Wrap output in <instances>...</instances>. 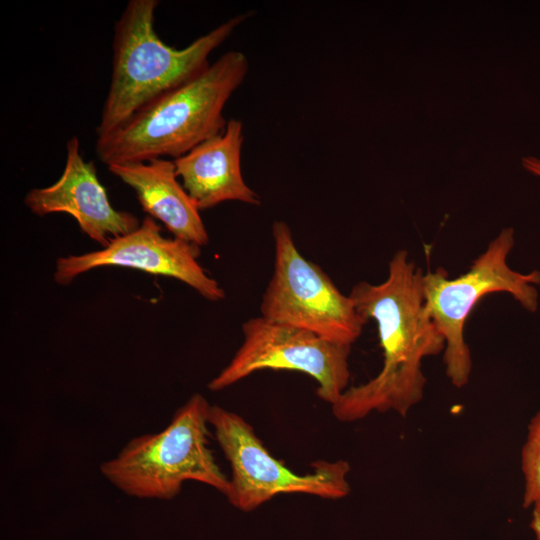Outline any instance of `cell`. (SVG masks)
<instances>
[{
	"label": "cell",
	"mask_w": 540,
	"mask_h": 540,
	"mask_svg": "<svg viewBox=\"0 0 540 540\" xmlns=\"http://www.w3.org/2000/svg\"><path fill=\"white\" fill-rule=\"evenodd\" d=\"M422 276L409 253L398 250L383 282L352 287L349 297L358 313L376 322L383 364L374 378L347 388L331 406L338 421L355 422L373 412L405 417L423 399L422 361L443 352L445 341L426 310Z\"/></svg>",
	"instance_id": "6da1fadb"
},
{
	"label": "cell",
	"mask_w": 540,
	"mask_h": 540,
	"mask_svg": "<svg viewBox=\"0 0 540 540\" xmlns=\"http://www.w3.org/2000/svg\"><path fill=\"white\" fill-rule=\"evenodd\" d=\"M158 4V0H130L115 23L111 81L97 138L110 135L153 100L203 72L210 65V54L253 15L238 14L176 49L155 30Z\"/></svg>",
	"instance_id": "7a4b0ae2"
},
{
	"label": "cell",
	"mask_w": 540,
	"mask_h": 540,
	"mask_svg": "<svg viewBox=\"0 0 540 540\" xmlns=\"http://www.w3.org/2000/svg\"><path fill=\"white\" fill-rule=\"evenodd\" d=\"M249 71L246 55L227 51L203 72L135 113L123 126L97 138L96 154L107 166L188 153L222 133L223 110Z\"/></svg>",
	"instance_id": "3957f363"
},
{
	"label": "cell",
	"mask_w": 540,
	"mask_h": 540,
	"mask_svg": "<svg viewBox=\"0 0 540 540\" xmlns=\"http://www.w3.org/2000/svg\"><path fill=\"white\" fill-rule=\"evenodd\" d=\"M211 405L193 394L160 432L131 439L100 465L101 474L117 489L139 499L170 500L185 482L206 484L226 495L229 479L208 445Z\"/></svg>",
	"instance_id": "277c9868"
},
{
	"label": "cell",
	"mask_w": 540,
	"mask_h": 540,
	"mask_svg": "<svg viewBox=\"0 0 540 540\" xmlns=\"http://www.w3.org/2000/svg\"><path fill=\"white\" fill-rule=\"evenodd\" d=\"M514 244V229L503 228L465 273L450 278L441 267L423 273L425 307L444 338L445 373L457 388L467 385L471 376L473 363L464 330L481 299L505 293L527 312L538 310L540 270L522 273L512 269L507 259Z\"/></svg>",
	"instance_id": "5b68a950"
},
{
	"label": "cell",
	"mask_w": 540,
	"mask_h": 540,
	"mask_svg": "<svg viewBox=\"0 0 540 540\" xmlns=\"http://www.w3.org/2000/svg\"><path fill=\"white\" fill-rule=\"evenodd\" d=\"M274 271L262 296L261 316L352 345L368 322L322 270L298 250L284 221L272 225Z\"/></svg>",
	"instance_id": "8992f818"
},
{
	"label": "cell",
	"mask_w": 540,
	"mask_h": 540,
	"mask_svg": "<svg viewBox=\"0 0 540 540\" xmlns=\"http://www.w3.org/2000/svg\"><path fill=\"white\" fill-rule=\"evenodd\" d=\"M209 425L231 466L225 496L235 508L251 511L283 493H305L324 499H341L350 493L347 461H317L311 464V472L298 474L272 456L240 415L211 405Z\"/></svg>",
	"instance_id": "52a82bcc"
},
{
	"label": "cell",
	"mask_w": 540,
	"mask_h": 540,
	"mask_svg": "<svg viewBox=\"0 0 540 540\" xmlns=\"http://www.w3.org/2000/svg\"><path fill=\"white\" fill-rule=\"evenodd\" d=\"M242 333L243 342L231 361L208 383L211 391L223 390L264 369L293 370L311 376L318 383L316 394L331 406L347 389L352 345L262 316L243 323Z\"/></svg>",
	"instance_id": "ba28073f"
},
{
	"label": "cell",
	"mask_w": 540,
	"mask_h": 540,
	"mask_svg": "<svg viewBox=\"0 0 540 540\" xmlns=\"http://www.w3.org/2000/svg\"><path fill=\"white\" fill-rule=\"evenodd\" d=\"M200 247L177 238H166L152 217H145L131 233L113 239L98 251L58 258L54 280L69 285L77 276L103 266H120L175 278L217 302L225 298L220 284L197 261Z\"/></svg>",
	"instance_id": "9c48e42d"
},
{
	"label": "cell",
	"mask_w": 540,
	"mask_h": 540,
	"mask_svg": "<svg viewBox=\"0 0 540 540\" xmlns=\"http://www.w3.org/2000/svg\"><path fill=\"white\" fill-rule=\"evenodd\" d=\"M24 204L38 216L51 213L73 216L81 231L103 248L141 224L135 215L113 208L94 163L85 161L81 155L77 136L66 142V161L59 179L50 186L29 190Z\"/></svg>",
	"instance_id": "30bf717a"
},
{
	"label": "cell",
	"mask_w": 540,
	"mask_h": 540,
	"mask_svg": "<svg viewBox=\"0 0 540 540\" xmlns=\"http://www.w3.org/2000/svg\"><path fill=\"white\" fill-rule=\"evenodd\" d=\"M243 124L230 119L225 130L174 159L176 175L199 210L226 201L253 206L261 203L259 195L245 182L241 172Z\"/></svg>",
	"instance_id": "8fae6325"
},
{
	"label": "cell",
	"mask_w": 540,
	"mask_h": 540,
	"mask_svg": "<svg viewBox=\"0 0 540 540\" xmlns=\"http://www.w3.org/2000/svg\"><path fill=\"white\" fill-rule=\"evenodd\" d=\"M107 167L135 191L143 211L162 222L175 238L199 247L208 244L200 210L177 180L173 160L157 158Z\"/></svg>",
	"instance_id": "7c38bea8"
},
{
	"label": "cell",
	"mask_w": 540,
	"mask_h": 540,
	"mask_svg": "<svg viewBox=\"0 0 540 540\" xmlns=\"http://www.w3.org/2000/svg\"><path fill=\"white\" fill-rule=\"evenodd\" d=\"M520 462L524 479L522 505L531 508L540 500V409L528 424Z\"/></svg>",
	"instance_id": "4fadbf2b"
},
{
	"label": "cell",
	"mask_w": 540,
	"mask_h": 540,
	"mask_svg": "<svg viewBox=\"0 0 540 540\" xmlns=\"http://www.w3.org/2000/svg\"><path fill=\"white\" fill-rule=\"evenodd\" d=\"M530 528L536 540H540V500L532 507Z\"/></svg>",
	"instance_id": "5bb4252c"
},
{
	"label": "cell",
	"mask_w": 540,
	"mask_h": 540,
	"mask_svg": "<svg viewBox=\"0 0 540 540\" xmlns=\"http://www.w3.org/2000/svg\"><path fill=\"white\" fill-rule=\"evenodd\" d=\"M523 167L532 175L540 178V158L527 156L522 158Z\"/></svg>",
	"instance_id": "9a60e30c"
}]
</instances>
